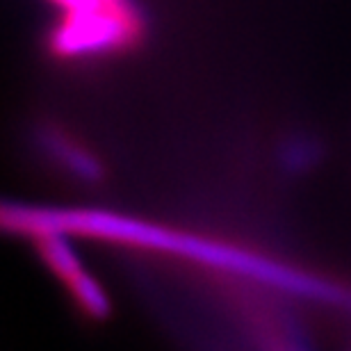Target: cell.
Listing matches in <instances>:
<instances>
[{
  "mask_svg": "<svg viewBox=\"0 0 351 351\" xmlns=\"http://www.w3.org/2000/svg\"><path fill=\"white\" fill-rule=\"evenodd\" d=\"M5 221L10 226H16V230L23 233H44V230H62V233H82L103 237V240H114L135 244V247L169 251V254H182L185 258L199 261L208 267H219L226 271H237L244 276L258 278L267 285L280 287L306 294V297H317L326 301L340 299V292L333 285L324 280L311 278L306 274H297L287 269L283 265L269 263L265 258H258L254 254H247L242 249L226 247L219 242L199 240V237H187L173 230L151 226L144 221L123 219V217L108 215V213H62V210H30V208H7Z\"/></svg>",
  "mask_w": 351,
  "mask_h": 351,
  "instance_id": "cell-1",
  "label": "cell"
},
{
  "mask_svg": "<svg viewBox=\"0 0 351 351\" xmlns=\"http://www.w3.org/2000/svg\"><path fill=\"white\" fill-rule=\"evenodd\" d=\"M137 16L119 10H103L89 14H73L55 32L53 48L60 55H94L123 46L137 27Z\"/></svg>",
  "mask_w": 351,
  "mask_h": 351,
  "instance_id": "cell-2",
  "label": "cell"
},
{
  "mask_svg": "<svg viewBox=\"0 0 351 351\" xmlns=\"http://www.w3.org/2000/svg\"><path fill=\"white\" fill-rule=\"evenodd\" d=\"M37 237H39L41 254L51 263L53 269L69 283L75 299H78V304L85 308L91 317H105L110 308L108 299H105L101 287L91 280L89 274H85L80 263L75 261L71 247L64 240V233L62 230H44V233H37Z\"/></svg>",
  "mask_w": 351,
  "mask_h": 351,
  "instance_id": "cell-3",
  "label": "cell"
}]
</instances>
